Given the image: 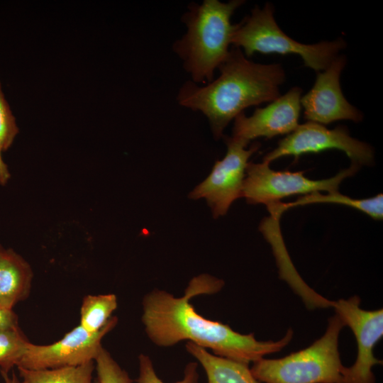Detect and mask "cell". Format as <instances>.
<instances>
[{"mask_svg": "<svg viewBox=\"0 0 383 383\" xmlns=\"http://www.w3.org/2000/svg\"><path fill=\"white\" fill-rule=\"evenodd\" d=\"M33 272L29 264L12 249L0 256V305L13 309L30 294Z\"/></svg>", "mask_w": 383, "mask_h": 383, "instance_id": "13", "label": "cell"}, {"mask_svg": "<svg viewBox=\"0 0 383 383\" xmlns=\"http://www.w3.org/2000/svg\"><path fill=\"white\" fill-rule=\"evenodd\" d=\"M18 133L15 117L4 97L0 82V143L3 151L11 147Z\"/></svg>", "mask_w": 383, "mask_h": 383, "instance_id": "21", "label": "cell"}, {"mask_svg": "<svg viewBox=\"0 0 383 383\" xmlns=\"http://www.w3.org/2000/svg\"><path fill=\"white\" fill-rule=\"evenodd\" d=\"M186 349L202 365L208 383H259L248 364L212 355L191 342L187 343Z\"/></svg>", "mask_w": 383, "mask_h": 383, "instance_id": "14", "label": "cell"}, {"mask_svg": "<svg viewBox=\"0 0 383 383\" xmlns=\"http://www.w3.org/2000/svg\"><path fill=\"white\" fill-rule=\"evenodd\" d=\"M138 359L139 374L135 380L137 383H165L156 374L153 365L147 355L141 354ZM198 382L197 364L190 362L184 370L183 379L175 383H198Z\"/></svg>", "mask_w": 383, "mask_h": 383, "instance_id": "20", "label": "cell"}, {"mask_svg": "<svg viewBox=\"0 0 383 383\" xmlns=\"http://www.w3.org/2000/svg\"><path fill=\"white\" fill-rule=\"evenodd\" d=\"M218 70L219 76L204 86L186 82L177 97L179 105L208 118L215 139L246 108L278 98L286 78L280 64L254 62L235 47Z\"/></svg>", "mask_w": 383, "mask_h": 383, "instance_id": "2", "label": "cell"}, {"mask_svg": "<svg viewBox=\"0 0 383 383\" xmlns=\"http://www.w3.org/2000/svg\"><path fill=\"white\" fill-rule=\"evenodd\" d=\"M4 250V248L3 246L0 244V256L1 255L3 251Z\"/></svg>", "mask_w": 383, "mask_h": 383, "instance_id": "25", "label": "cell"}, {"mask_svg": "<svg viewBox=\"0 0 383 383\" xmlns=\"http://www.w3.org/2000/svg\"><path fill=\"white\" fill-rule=\"evenodd\" d=\"M20 383H98L93 381L94 361L77 366L45 370L17 367Z\"/></svg>", "mask_w": 383, "mask_h": 383, "instance_id": "15", "label": "cell"}, {"mask_svg": "<svg viewBox=\"0 0 383 383\" xmlns=\"http://www.w3.org/2000/svg\"><path fill=\"white\" fill-rule=\"evenodd\" d=\"M301 94V88L293 87L250 116L240 113L234 118L232 137L250 143L260 137L289 135L299 125Z\"/></svg>", "mask_w": 383, "mask_h": 383, "instance_id": "12", "label": "cell"}, {"mask_svg": "<svg viewBox=\"0 0 383 383\" xmlns=\"http://www.w3.org/2000/svg\"><path fill=\"white\" fill-rule=\"evenodd\" d=\"M360 167L352 164L335 176L314 180L306 177L304 172L275 171L270 163L249 162L243 182V197L252 204H263L266 206L280 202L282 199L295 194H309L326 191L338 192L339 185L355 174Z\"/></svg>", "mask_w": 383, "mask_h": 383, "instance_id": "6", "label": "cell"}, {"mask_svg": "<svg viewBox=\"0 0 383 383\" xmlns=\"http://www.w3.org/2000/svg\"><path fill=\"white\" fill-rule=\"evenodd\" d=\"M223 285L221 279L204 274L191 281L182 297L161 290L147 294L143 301L142 321L149 338L162 347L187 340L210 348L216 355L248 365L279 352L290 343L294 334L291 328L279 340L260 341L252 333H239L226 324L196 313L189 299L199 294L216 293Z\"/></svg>", "mask_w": 383, "mask_h": 383, "instance_id": "1", "label": "cell"}, {"mask_svg": "<svg viewBox=\"0 0 383 383\" xmlns=\"http://www.w3.org/2000/svg\"><path fill=\"white\" fill-rule=\"evenodd\" d=\"M1 374L4 378V383H20L19 379L14 372L11 376H9V373H1Z\"/></svg>", "mask_w": 383, "mask_h": 383, "instance_id": "24", "label": "cell"}, {"mask_svg": "<svg viewBox=\"0 0 383 383\" xmlns=\"http://www.w3.org/2000/svg\"><path fill=\"white\" fill-rule=\"evenodd\" d=\"M231 45L240 48L246 57L255 52L297 55L306 67L318 72L326 69L346 47L342 38L309 45L293 40L276 23L274 7L270 3L262 9L255 6L249 16L235 24Z\"/></svg>", "mask_w": 383, "mask_h": 383, "instance_id": "5", "label": "cell"}, {"mask_svg": "<svg viewBox=\"0 0 383 383\" xmlns=\"http://www.w3.org/2000/svg\"><path fill=\"white\" fill-rule=\"evenodd\" d=\"M345 64L346 57L338 55L318 72L313 87L301 96V106L307 122L326 125L340 120H362V113L346 100L341 90L340 77Z\"/></svg>", "mask_w": 383, "mask_h": 383, "instance_id": "11", "label": "cell"}, {"mask_svg": "<svg viewBox=\"0 0 383 383\" xmlns=\"http://www.w3.org/2000/svg\"><path fill=\"white\" fill-rule=\"evenodd\" d=\"M344 326L335 313L325 333L311 345L282 358L254 362L252 375L263 383H343L338 339Z\"/></svg>", "mask_w": 383, "mask_h": 383, "instance_id": "4", "label": "cell"}, {"mask_svg": "<svg viewBox=\"0 0 383 383\" xmlns=\"http://www.w3.org/2000/svg\"><path fill=\"white\" fill-rule=\"evenodd\" d=\"M244 4L242 0L221 2L204 0L191 3L182 21L187 33L173 44V50L183 62L192 82L209 83L227 57L235 24L231 16Z\"/></svg>", "mask_w": 383, "mask_h": 383, "instance_id": "3", "label": "cell"}, {"mask_svg": "<svg viewBox=\"0 0 383 383\" xmlns=\"http://www.w3.org/2000/svg\"><path fill=\"white\" fill-rule=\"evenodd\" d=\"M98 383H133L128 373L103 347L95 358Z\"/></svg>", "mask_w": 383, "mask_h": 383, "instance_id": "19", "label": "cell"}, {"mask_svg": "<svg viewBox=\"0 0 383 383\" xmlns=\"http://www.w3.org/2000/svg\"><path fill=\"white\" fill-rule=\"evenodd\" d=\"M117 306L113 294H88L82 300L79 325L89 333H97L108 323Z\"/></svg>", "mask_w": 383, "mask_h": 383, "instance_id": "17", "label": "cell"}, {"mask_svg": "<svg viewBox=\"0 0 383 383\" xmlns=\"http://www.w3.org/2000/svg\"><path fill=\"white\" fill-rule=\"evenodd\" d=\"M28 343L20 328L0 330L1 373H9L14 366H17Z\"/></svg>", "mask_w": 383, "mask_h": 383, "instance_id": "18", "label": "cell"}, {"mask_svg": "<svg viewBox=\"0 0 383 383\" xmlns=\"http://www.w3.org/2000/svg\"><path fill=\"white\" fill-rule=\"evenodd\" d=\"M345 152L352 164L361 167L374 163V151L366 143L352 138L346 127L338 126L328 129L323 125L306 122L278 142L277 146L267 153L263 161L270 164L279 157L293 156L297 159L307 153H318L328 150Z\"/></svg>", "mask_w": 383, "mask_h": 383, "instance_id": "8", "label": "cell"}, {"mask_svg": "<svg viewBox=\"0 0 383 383\" xmlns=\"http://www.w3.org/2000/svg\"><path fill=\"white\" fill-rule=\"evenodd\" d=\"M2 152L3 150L0 143V184L4 186L9 181L11 178V173L7 165L4 162L2 158Z\"/></svg>", "mask_w": 383, "mask_h": 383, "instance_id": "23", "label": "cell"}, {"mask_svg": "<svg viewBox=\"0 0 383 383\" xmlns=\"http://www.w3.org/2000/svg\"><path fill=\"white\" fill-rule=\"evenodd\" d=\"M315 203H333L345 205L365 213L373 219L382 220L383 218V196L382 194L367 199H353L338 192L326 194L313 192L298 198L293 202L283 203V206L287 210L294 206Z\"/></svg>", "mask_w": 383, "mask_h": 383, "instance_id": "16", "label": "cell"}, {"mask_svg": "<svg viewBox=\"0 0 383 383\" xmlns=\"http://www.w3.org/2000/svg\"><path fill=\"white\" fill-rule=\"evenodd\" d=\"M360 299L353 296L334 301L333 308L345 326L350 328L357 342L354 364L343 370V383H375L372 370L382 361L375 357L374 348L383 336V310L367 311L360 308Z\"/></svg>", "mask_w": 383, "mask_h": 383, "instance_id": "9", "label": "cell"}, {"mask_svg": "<svg viewBox=\"0 0 383 383\" xmlns=\"http://www.w3.org/2000/svg\"><path fill=\"white\" fill-rule=\"evenodd\" d=\"M117 324L112 316L100 331L91 333L78 325L62 338L49 345L28 343L17 367L45 370L77 366L94 361L102 348L103 338Z\"/></svg>", "mask_w": 383, "mask_h": 383, "instance_id": "10", "label": "cell"}, {"mask_svg": "<svg viewBox=\"0 0 383 383\" xmlns=\"http://www.w3.org/2000/svg\"><path fill=\"white\" fill-rule=\"evenodd\" d=\"M223 137L227 147L225 156L215 162L209 175L189 194L192 199L204 198L215 218L226 214L232 203L243 197L248 160L260 147L255 143L247 148L246 141Z\"/></svg>", "mask_w": 383, "mask_h": 383, "instance_id": "7", "label": "cell"}, {"mask_svg": "<svg viewBox=\"0 0 383 383\" xmlns=\"http://www.w3.org/2000/svg\"><path fill=\"white\" fill-rule=\"evenodd\" d=\"M19 329L18 318L13 309L0 305V330Z\"/></svg>", "mask_w": 383, "mask_h": 383, "instance_id": "22", "label": "cell"}]
</instances>
